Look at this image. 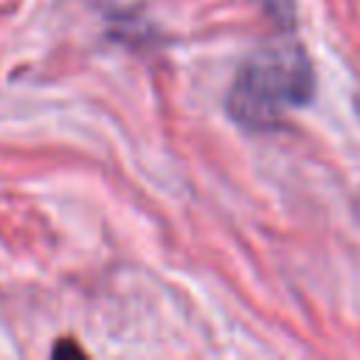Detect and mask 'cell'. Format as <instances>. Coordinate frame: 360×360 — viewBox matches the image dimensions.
Returning <instances> with one entry per match:
<instances>
[{
  "label": "cell",
  "mask_w": 360,
  "mask_h": 360,
  "mask_svg": "<svg viewBox=\"0 0 360 360\" xmlns=\"http://www.w3.org/2000/svg\"><path fill=\"white\" fill-rule=\"evenodd\" d=\"M312 68L301 45L273 42L259 48L233 76L228 112L248 129H270L312 98Z\"/></svg>",
  "instance_id": "1"
}]
</instances>
